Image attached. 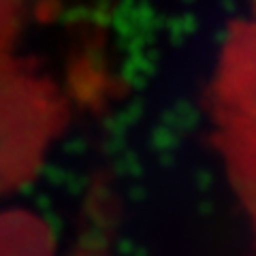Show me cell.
<instances>
[{
  "label": "cell",
  "instance_id": "6da1fadb",
  "mask_svg": "<svg viewBox=\"0 0 256 256\" xmlns=\"http://www.w3.org/2000/svg\"><path fill=\"white\" fill-rule=\"evenodd\" d=\"M9 26H11V15L6 9V0H0V50L9 41Z\"/></svg>",
  "mask_w": 256,
  "mask_h": 256
}]
</instances>
